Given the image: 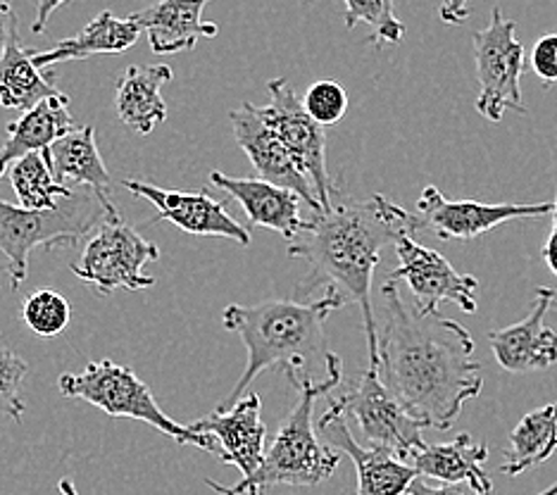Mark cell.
Segmentation results:
<instances>
[{"mask_svg": "<svg viewBox=\"0 0 557 495\" xmlns=\"http://www.w3.org/2000/svg\"><path fill=\"white\" fill-rule=\"evenodd\" d=\"M400 264L388 274V282H405L414 298L417 314H438L443 302H453L467 314L476 312L479 282L470 274H460L441 252L417 244L414 236L396 240Z\"/></svg>", "mask_w": 557, "mask_h": 495, "instance_id": "obj_11", "label": "cell"}, {"mask_svg": "<svg viewBox=\"0 0 557 495\" xmlns=\"http://www.w3.org/2000/svg\"><path fill=\"white\" fill-rule=\"evenodd\" d=\"M320 434L326 438L329 446L346 453L358 472V493L356 495H405L412 481L417 479L414 469L405 465L403 460L376 446L362 448L360 443L352 438L348 422L336 408L329 405L326 412L320 419Z\"/></svg>", "mask_w": 557, "mask_h": 495, "instance_id": "obj_17", "label": "cell"}, {"mask_svg": "<svg viewBox=\"0 0 557 495\" xmlns=\"http://www.w3.org/2000/svg\"><path fill=\"white\" fill-rule=\"evenodd\" d=\"M270 103L256 108L252 112L258 114L262 124L282 141L288 150V156L296 160L300 172L308 176L314 196H318L322 212L332 208V198L336 194V186L329 180L326 172V134L324 126L314 122L310 114L302 110L300 98L296 96V88L286 79H272L268 84Z\"/></svg>", "mask_w": 557, "mask_h": 495, "instance_id": "obj_10", "label": "cell"}, {"mask_svg": "<svg viewBox=\"0 0 557 495\" xmlns=\"http://www.w3.org/2000/svg\"><path fill=\"white\" fill-rule=\"evenodd\" d=\"M474 338L438 314H417L394 282L382 286V324H376V372L405 410L426 429H450L484 381L472 360Z\"/></svg>", "mask_w": 557, "mask_h": 495, "instance_id": "obj_1", "label": "cell"}, {"mask_svg": "<svg viewBox=\"0 0 557 495\" xmlns=\"http://www.w3.org/2000/svg\"><path fill=\"white\" fill-rule=\"evenodd\" d=\"M346 3V27L352 29L356 24H367L372 29L370 41L374 46L400 44L405 36L403 22L396 15L394 0H344Z\"/></svg>", "mask_w": 557, "mask_h": 495, "instance_id": "obj_28", "label": "cell"}, {"mask_svg": "<svg viewBox=\"0 0 557 495\" xmlns=\"http://www.w3.org/2000/svg\"><path fill=\"white\" fill-rule=\"evenodd\" d=\"M529 60L531 70L543 84H557V34L541 36Z\"/></svg>", "mask_w": 557, "mask_h": 495, "instance_id": "obj_32", "label": "cell"}, {"mask_svg": "<svg viewBox=\"0 0 557 495\" xmlns=\"http://www.w3.org/2000/svg\"><path fill=\"white\" fill-rule=\"evenodd\" d=\"M53 180L70 190L86 186L98 198L110 220H122L112 200V180L96 144L94 126H79L41 152Z\"/></svg>", "mask_w": 557, "mask_h": 495, "instance_id": "obj_18", "label": "cell"}, {"mask_svg": "<svg viewBox=\"0 0 557 495\" xmlns=\"http://www.w3.org/2000/svg\"><path fill=\"white\" fill-rule=\"evenodd\" d=\"M196 434H206L218 443V457L224 465H234L240 474L250 477L262 462L268 429L262 422V400L258 393L238 398L232 408L214 410L196 419Z\"/></svg>", "mask_w": 557, "mask_h": 495, "instance_id": "obj_14", "label": "cell"}, {"mask_svg": "<svg viewBox=\"0 0 557 495\" xmlns=\"http://www.w3.org/2000/svg\"><path fill=\"white\" fill-rule=\"evenodd\" d=\"M103 222L110 218L91 190H77L53 210H24L0 200V252L8 258L12 290H20L27 279L34 248L77 246L82 236Z\"/></svg>", "mask_w": 557, "mask_h": 495, "instance_id": "obj_5", "label": "cell"}, {"mask_svg": "<svg viewBox=\"0 0 557 495\" xmlns=\"http://www.w3.org/2000/svg\"><path fill=\"white\" fill-rule=\"evenodd\" d=\"M230 120L234 126V136L240 150L246 152L252 168L258 172V180L276 184L282 188L294 190L298 198H302L314 212H322V206L314 188L306 174L300 172L296 160L288 156V150L282 141L262 124V120L252 112L250 103H244L238 110L230 112Z\"/></svg>", "mask_w": 557, "mask_h": 495, "instance_id": "obj_15", "label": "cell"}, {"mask_svg": "<svg viewBox=\"0 0 557 495\" xmlns=\"http://www.w3.org/2000/svg\"><path fill=\"white\" fill-rule=\"evenodd\" d=\"M346 305L336 290H326L314 302L274 298L256 305H230L222 314V324L244 341L248 360L230 398L218 410L232 408L238 398H244L252 381L270 367H284L290 381H322L344 374L341 358L326 346L324 322L332 310Z\"/></svg>", "mask_w": 557, "mask_h": 495, "instance_id": "obj_3", "label": "cell"}, {"mask_svg": "<svg viewBox=\"0 0 557 495\" xmlns=\"http://www.w3.org/2000/svg\"><path fill=\"white\" fill-rule=\"evenodd\" d=\"M65 3H67V0H39V8H36V20L32 24V32L34 34H41L46 29L50 15H53V12L60 5H65Z\"/></svg>", "mask_w": 557, "mask_h": 495, "instance_id": "obj_37", "label": "cell"}, {"mask_svg": "<svg viewBox=\"0 0 557 495\" xmlns=\"http://www.w3.org/2000/svg\"><path fill=\"white\" fill-rule=\"evenodd\" d=\"M158 258V246L146 240L134 226L110 220L96 228L82 258L72 264V272L91 284L98 294L110 296L120 288L141 290L156 286V279L148 276L144 267Z\"/></svg>", "mask_w": 557, "mask_h": 495, "instance_id": "obj_9", "label": "cell"}, {"mask_svg": "<svg viewBox=\"0 0 557 495\" xmlns=\"http://www.w3.org/2000/svg\"><path fill=\"white\" fill-rule=\"evenodd\" d=\"M420 232L412 212L384 196L358 200L336 190L332 208L314 212L306 228L288 240V258L308 262L310 274L298 286V296L326 286L346 302H358L364 320L370 367L376 370V314L372 302V279L382 262V250L396 246L403 236Z\"/></svg>", "mask_w": 557, "mask_h": 495, "instance_id": "obj_2", "label": "cell"}, {"mask_svg": "<svg viewBox=\"0 0 557 495\" xmlns=\"http://www.w3.org/2000/svg\"><path fill=\"white\" fill-rule=\"evenodd\" d=\"M329 405L344 414L346 422L352 419L370 446L391 450L405 465L426 446L422 441V429L426 426L391 396L372 367H367L341 396L329 398Z\"/></svg>", "mask_w": 557, "mask_h": 495, "instance_id": "obj_7", "label": "cell"}, {"mask_svg": "<svg viewBox=\"0 0 557 495\" xmlns=\"http://www.w3.org/2000/svg\"><path fill=\"white\" fill-rule=\"evenodd\" d=\"M70 302L65 296H60L58 290H34V294L24 300L22 305V320L34 334L39 336H58L70 324Z\"/></svg>", "mask_w": 557, "mask_h": 495, "instance_id": "obj_29", "label": "cell"}, {"mask_svg": "<svg viewBox=\"0 0 557 495\" xmlns=\"http://www.w3.org/2000/svg\"><path fill=\"white\" fill-rule=\"evenodd\" d=\"M557 450V400L531 410L512 429L505 450L503 472L508 477L524 474L527 469L546 462Z\"/></svg>", "mask_w": 557, "mask_h": 495, "instance_id": "obj_26", "label": "cell"}, {"mask_svg": "<svg viewBox=\"0 0 557 495\" xmlns=\"http://www.w3.org/2000/svg\"><path fill=\"white\" fill-rule=\"evenodd\" d=\"M20 27V20L12 10L10 0H0V58L5 53V46L10 41V34Z\"/></svg>", "mask_w": 557, "mask_h": 495, "instance_id": "obj_34", "label": "cell"}, {"mask_svg": "<svg viewBox=\"0 0 557 495\" xmlns=\"http://www.w3.org/2000/svg\"><path fill=\"white\" fill-rule=\"evenodd\" d=\"M408 495H493V493H481L472 484H467V481H460V484H443L434 488L424 484L422 479H414L408 488Z\"/></svg>", "mask_w": 557, "mask_h": 495, "instance_id": "obj_33", "label": "cell"}, {"mask_svg": "<svg viewBox=\"0 0 557 495\" xmlns=\"http://www.w3.org/2000/svg\"><path fill=\"white\" fill-rule=\"evenodd\" d=\"M555 296L553 288L541 286L534 294L531 312L522 322L488 334L491 350L505 372H539L557 362V334L543 324Z\"/></svg>", "mask_w": 557, "mask_h": 495, "instance_id": "obj_16", "label": "cell"}, {"mask_svg": "<svg viewBox=\"0 0 557 495\" xmlns=\"http://www.w3.org/2000/svg\"><path fill=\"white\" fill-rule=\"evenodd\" d=\"M58 488H60V493H62V495H79L77 486H74L70 479H62V481H60V486H58Z\"/></svg>", "mask_w": 557, "mask_h": 495, "instance_id": "obj_38", "label": "cell"}, {"mask_svg": "<svg viewBox=\"0 0 557 495\" xmlns=\"http://www.w3.org/2000/svg\"><path fill=\"white\" fill-rule=\"evenodd\" d=\"M79 129L70 114V98L58 94L22 112L15 122L8 124V138L0 146V176L8 172L12 162L29 156V152H46L58 138Z\"/></svg>", "mask_w": 557, "mask_h": 495, "instance_id": "obj_21", "label": "cell"}, {"mask_svg": "<svg viewBox=\"0 0 557 495\" xmlns=\"http://www.w3.org/2000/svg\"><path fill=\"white\" fill-rule=\"evenodd\" d=\"M58 391L65 398L91 403L94 408H100L110 417L146 422L182 446H196L218 455V443L164 414L144 381L117 362L100 360L86 364V370L79 374H62L58 379Z\"/></svg>", "mask_w": 557, "mask_h": 495, "instance_id": "obj_6", "label": "cell"}, {"mask_svg": "<svg viewBox=\"0 0 557 495\" xmlns=\"http://www.w3.org/2000/svg\"><path fill=\"white\" fill-rule=\"evenodd\" d=\"M210 0H158L141 12L129 15L138 29L148 34L150 48L158 55H174L191 50L200 38H214L220 27L202 20V8Z\"/></svg>", "mask_w": 557, "mask_h": 495, "instance_id": "obj_20", "label": "cell"}, {"mask_svg": "<svg viewBox=\"0 0 557 495\" xmlns=\"http://www.w3.org/2000/svg\"><path fill=\"white\" fill-rule=\"evenodd\" d=\"M302 110L320 126H332L344 120L348 110L346 88L336 82H318L308 88L306 100H300Z\"/></svg>", "mask_w": 557, "mask_h": 495, "instance_id": "obj_31", "label": "cell"}, {"mask_svg": "<svg viewBox=\"0 0 557 495\" xmlns=\"http://www.w3.org/2000/svg\"><path fill=\"white\" fill-rule=\"evenodd\" d=\"M122 186L132 190L134 196L148 200L156 206L158 214L153 222L168 220L174 226H180L186 234L196 236H222L232 238L238 246H250L248 228L236 222L230 212H226V202L214 200L206 190H196V194H186V190L176 188H160L156 184L138 182V180H124Z\"/></svg>", "mask_w": 557, "mask_h": 495, "instance_id": "obj_13", "label": "cell"}, {"mask_svg": "<svg viewBox=\"0 0 557 495\" xmlns=\"http://www.w3.org/2000/svg\"><path fill=\"white\" fill-rule=\"evenodd\" d=\"M467 3H470V0H441V20L446 24H453V27H458V24L470 17V8H467Z\"/></svg>", "mask_w": 557, "mask_h": 495, "instance_id": "obj_35", "label": "cell"}, {"mask_svg": "<svg viewBox=\"0 0 557 495\" xmlns=\"http://www.w3.org/2000/svg\"><path fill=\"white\" fill-rule=\"evenodd\" d=\"M344 374L322 381L296 379L298 400L288 412L286 422L276 431L270 450H264L260 467L234 486H222L206 479V484L220 495H264L272 486H318L332 479L338 469V453L322 446L314 434L312 414L320 396H329L341 386Z\"/></svg>", "mask_w": 557, "mask_h": 495, "instance_id": "obj_4", "label": "cell"}, {"mask_svg": "<svg viewBox=\"0 0 557 495\" xmlns=\"http://www.w3.org/2000/svg\"><path fill=\"white\" fill-rule=\"evenodd\" d=\"M60 91L34 65V50L20 44V27L10 34L5 53L0 58V106L5 110L27 112Z\"/></svg>", "mask_w": 557, "mask_h": 495, "instance_id": "obj_25", "label": "cell"}, {"mask_svg": "<svg viewBox=\"0 0 557 495\" xmlns=\"http://www.w3.org/2000/svg\"><path fill=\"white\" fill-rule=\"evenodd\" d=\"M29 372V364L17 352L0 346V414L10 417L12 422H22L24 400H22V381Z\"/></svg>", "mask_w": 557, "mask_h": 495, "instance_id": "obj_30", "label": "cell"}, {"mask_svg": "<svg viewBox=\"0 0 557 495\" xmlns=\"http://www.w3.org/2000/svg\"><path fill=\"white\" fill-rule=\"evenodd\" d=\"M479 79L476 112L488 122H500L515 110L527 114L519 76L524 70V46L517 38V22L505 20L500 8H493L486 29L472 34Z\"/></svg>", "mask_w": 557, "mask_h": 495, "instance_id": "obj_8", "label": "cell"}, {"mask_svg": "<svg viewBox=\"0 0 557 495\" xmlns=\"http://www.w3.org/2000/svg\"><path fill=\"white\" fill-rule=\"evenodd\" d=\"M488 460V448L484 443H474L470 434H460L450 443L424 446L410 457V467L417 477L438 479L443 484H460L467 481L481 493H493V481L484 469Z\"/></svg>", "mask_w": 557, "mask_h": 495, "instance_id": "obj_23", "label": "cell"}, {"mask_svg": "<svg viewBox=\"0 0 557 495\" xmlns=\"http://www.w3.org/2000/svg\"><path fill=\"white\" fill-rule=\"evenodd\" d=\"M553 228H550V236H548V240L546 244H543V250H541V256H543V260H546V264H548V270L555 274V279H557V198H555V202H553Z\"/></svg>", "mask_w": 557, "mask_h": 495, "instance_id": "obj_36", "label": "cell"}, {"mask_svg": "<svg viewBox=\"0 0 557 495\" xmlns=\"http://www.w3.org/2000/svg\"><path fill=\"white\" fill-rule=\"evenodd\" d=\"M550 212L553 202H539V206L498 202V206H488V202L479 200H450L436 186H426L417 200L414 218L420 232H429L441 240H472L505 222L546 218Z\"/></svg>", "mask_w": 557, "mask_h": 495, "instance_id": "obj_12", "label": "cell"}, {"mask_svg": "<svg viewBox=\"0 0 557 495\" xmlns=\"http://www.w3.org/2000/svg\"><path fill=\"white\" fill-rule=\"evenodd\" d=\"M138 36H141V29L132 17L122 20L112 15L110 10H103L79 34L65 38V41L44 50V53H34V65L44 70L58 65V62L124 53L126 48H132L138 41Z\"/></svg>", "mask_w": 557, "mask_h": 495, "instance_id": "obj_24", "label": "cell"}, {"mask_svg": "<svg viewBox=\"0 0 557 495\" xmlns=\"http://www.w3.org/2000/svg\"><path fill=\"white\" fill-rule=\"evenodd\" d=\"M10 184L17 194L20 208L24 210H53L60 206V200L72 198L77 190L60 186L41 152H29L10 164Z\"/></svg>", "mask_w": 557, "mask_h": 495, "instance_id": "obj_27", "label": "cell"}, {"mask_svg": "<svg viewBox=\"0 0 557 495\" xmlns=\"http://www.w3.org/2000/svg\"><path fill=\"white\" fill-rule=\"evenodd\" d=\"M210 182L226 190L244 208L248 226L270 228V232L282 234L286 240H294L306 228V220L300 218L298 196L294 190L262 180L226 176L220 170H212Z\"/></svg>", "mask_w": 557, "mask_h": 495, "instance_id": "obj_19", "label": "cell"}, {"mask_svg": "<svg viewBox=\"0 0 557 495\" xmlns=\"http://www.w3.org/2000/svg\"><path fill=\"white\" fill-rule=\"evenodd\" d=\"M170 65H132L117 79L115 110L120 122L138 136H148L168 120L162 86L172 82Z\"/></svg>", "mask_w": 557, "mask_h": 495, "instance_id": "obj_22", "label": "cell"}, {"mask_svg": "<svg viewBox=\"0 0 557 495\" xmlns=\"http://www.w3.org/2000/svg\"><path fill=\"white\" fill-rule=\"evenodd\" d=\"M539 495H557V484H553L550 488H546V491L539 493Z\"/></svg>", "mask_w": 557, "mask_h": 495, "instance_id": "obj_39", "label": "cell"}]
</instances>
